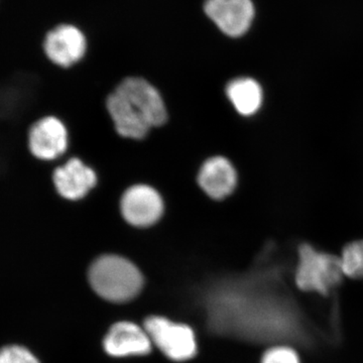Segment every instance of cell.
Instances as JSON below:
<instances>
[{
  "label": "cell",
  "mask_w": 363,
  "mask_h": 363,
  "mask_svg": "<svg viewBox=\"0 0 363 363\" xmlns=\"http://www.w3.org/2000/svg\"><path fill=\"white\" fill-rule=\"evenodd\" d=\"M198 183L209 197L221 200L233 192L238 184V174L226 157H213L203 164Z\"/></svg>",
  "instance_id": "cell-11"
},
{
  "label": "cell",
  "mask_w": 363,
  "mask_h": 363,
  "mask_svg": "<svg viewBox=\"0 0 363 363\" xmlns=\"http://www.w3.org/2000/svg\"><path fill=\"white\" fill-rule=\"evenodd\" d=\"M121 207L124 219L136 227L152 225L164 212L161 195L147 185L128 188L121 198Z\"/></svg>",
  "instance_id": "cell-6"
},
{
  "label": "cell",
  "mask_w": 363,
  "mask_h": 363,
  "mask_svg": "<svg viewBox=\"0 0 363 363\" xmlns=\"http://www.w3.org/2000/svg\"><path fill=\"white\" fill-rule=\"evenodd\" d=\"M66 126L55 116H47L33 124L28 133V147L33 156L42 161H54L66 152Z\"/></svg>",
  "instance_id": "cell-8"
},
{
  "label": "cell",
  "mask_w": 363,
  "mask_h": 363,
  "mask_svg": "<svg viewBox=\"0 0 363 363\" xmlns=\"http://www.w3.org/2000/svg\"><path fill=\"white\" fill-rule=\"evenodd\" d=\"M106 106L119 135L142 140L149 133L150 126L140 112L116 91L107 98Z\"/></svg>",
  "instance_id": "cell-12"
},
{
  "label": "cell",
  "mask_w": 363,
  "mask_h": 363,
  "mask_svg": "<svg viewBox=\"0 0 363 363\" xmlns=\"http://www.w3.org/2000/svg\"><path fill=\"white\" fill-rule=\"evenodd\" d=\"M260 363H301L298 353L289 346H274L262 355Z\"/></svg>",
  "instance_id": "cell-16"
},
{
  "label": "cell",
  "mask_w": 363,
  "mask_h": 363,
  "mask_svg": "<svg viewBox=\"0 0 363 363\" xmlns=\"http://www.w3.org/2000/svg\"><path fill=\"white\" fill-rule=\"evenodd\" d=\"M43 49L55 65L68 68L77 64L87 51V38L79 26L60 23L45 35Z\"/></svg>",
  "instance_id": "cell-4"
},
{
  "label": "cell",
  "mask_w": 363,
  "mask_h": 363,
  "mask_svg": "<svg viewBox=\"0 0 363 363\" xmlns=\"http://www.w3.org/2000/svg\"><path fill=\"white\" fill-rule=\"evenodd\" d=\"M298 255L295 283L303 292L327 296L342 281L340 257L320 252L308 243L300 245Z\"/></svg>",
  "instance_id": "cell-2"
},
{
  "label": "cell",
  "mask_w": 363,
  "mask_h": 363,
  "mask_svg": "<svg viewBox=\"0 0 363 363\" xmlns=\"http://www.w3.org/2000/svg\"><path fill=\"white\" fill-rule=\"evenodd\" d=\"M91 288L111 303H126L135 298L143 286L142 272L123 257L106 255L98 257L89 269Z\"/></svg>",
  "instance_id": "cell-1"
},
{
  "label": "cell",
  "mask_w": 363,
  "mask_h": 363,
  "mask_svg": "<svg viewBox=\"0 0 363 363\" xmlns=\"http://www.w3.org/2000/svg\"><path fill=\"white\" fill-rule=\"evenodd\" d=\"M226 94L236 111L243 116L257 113L264 99L262 86L252 78L234 79L227 85Z\"/></svg>",
  "instance_id": "cell-13"
},
{
  "label": "cell",
  "mask_w": 363,
  "mask_h": 363,
  "mask_svg": "<svg viewBox=\"0 0 363 363\" xmlns=\"http://www.w3.org/2000/svg\"><path fill=\"white\" fill-rule=\"evenodd\" d=\"M143 328L152 343L173 362H186L197 352L195 333L188 325L162 316H150L145 320Z\"/></svg>",
  "instance_id": "cell-3"
},
{
  "label": "cell",
  "mask_w": 363,
  "mask_h": 363,
  "mask_svg": "<svg viewBox=\"0 0 363 363\" xmlns=\"http://www.w3.org/2000/svg\"><path fill=\"white\" fill-rule=\"evenodd\" d=\"M339 257L344 277L363 279V240L348 243Z\"/></svg>",
  "instance_id": "cell-14"
},
{
  "label": "cell",
  "mask_w": 363,
  "mask_h": 363,
  "mask_svg": "<svg viewBox=\"0 0 363 363\" xmlns=\"http://www.w3.org/2000/svg\"><path fill=\"white\" fill-rule=\"evenodd\" d=\"M0 363H40L39 358L26 346L9 343L0 347Z\"/></svg>",
  "instance_id": "cell-15"
},
{
  "label": "cell",
  "mask_w": 363,
  "mask_h": 363,
  "mask_svg": "<svg viewBox=\"0 0 363 363\" xmlns=\"http://www.w3.org/2000/svg\"><path fill=\"white\" fill-rule=\"evenodd\" d=\"M116 91L140 112L150 128L166 123L167 109L161 94L145 79L126 78Z\"/></svg>",
  "instance_id": "cell-7"
},
{
  "label": "cell",
  "mask_w": 363,
  "mask_h": 363,
  "mask_svg": "<svg viewBox=\"0 0 363 363\" xmlns=\"http://www.w3.org/2000/svg\"><path fill=\"white\" fill-rule=\"evenodd\" d=\"M203 11L227 37L245 35L255 18L252 0H205Z\"/></svg>",
  "instance_id": "cell-5"
},
{
  "label": "cell",
  "mask_w": 363,
  "mask_h": 363,
  "mask_svg": "<svg viewBox=\"0 0 363 363\" xmlns=\"http://www.w3.org/2000/svg\"><path fill=\"white\" fill-rule=\"evenodd\" d=\"M152 345L145 329L128 321L112 325L104 340V350L113 357L147 355L152 350Z\"/></svg>",
  "instance_id": "cell-9"
},
{
  "label": "cell",
  "mask_w": 363,
  "mask_h": 363,
  "mask_svg": "<svg viewBox=\"0 0 363 363\" xmlns=\"http://www.w3.org/2000/svg\"><path fill=\"white\" fill-rule=\"evenodd\" d=\"M52 181L62 197L79 200L96 185L97 177L95 172L81 160L71 159L55 169Z\"/></svg>",
  "instance_id": "cell-10"
}]
</instances>
